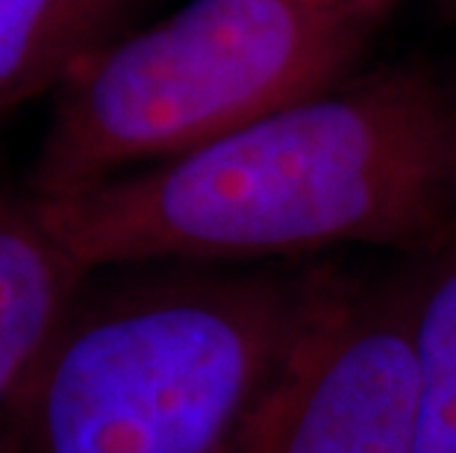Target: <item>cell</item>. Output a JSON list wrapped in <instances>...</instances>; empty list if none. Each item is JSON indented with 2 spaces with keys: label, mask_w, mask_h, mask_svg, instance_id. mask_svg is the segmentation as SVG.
I'll return each instance as SVG.
<instances>
[{
  "label": "cell",
  "mask_w": 456,
  "mask_h": 453,
  "mask_svg": "<svg viewBox=\"0 0 456 453\" xmlns=\"http://www.w3.org/2000/svg\"><path fill=\"white\" fill-rule=\"evenodd\" d=\"M333 271H180L80 297L18 400L9 453H232Z\"/></svg>",
  "instance_id": "2"
},
{
  "label": "cell",
  "mask_w": 456,
  "mask_h": 453,
  "mask_svg": "<svg viewBox=\"0 0 456 453\" xmlns=\"http://www.w3.org/2000/svg\"><path fill=\"white\" fill-rule=\"evenodd\" d=\"M456 106L424 71L342 83L183 157L33 198L86 271L250 263L336 245L439 247Z\"/></svg>",
  "instance_id": "1"
},
{
  "label": "cell",
  "mask_w": 456,
  "mask_h": 453,
  "mask_svg": "<svg viewBox=\"0 0 456 453\" xmlns=\"http://www.w3.org/2000/svg\"><path fill=\"white\" fill-rule=\"evenodd\" d=\"M451 230L456 236V150H453V168H451Z\"/></svg>",
  "instance_id": "9"
},
{
  "label": "cell",
  "mask_w": 456,
  "mask_h": 453,
  "mask_svg": "<svg viewBox=\"0 0 456 453\" xmlns=\"http://www.w3.org/2000/svg\"><path fill=\"white\" fill-rule=\"evenodd\" d=\"M133 0H0V109L62 85Z\"/></svg>",
  "instance_id": "6"
},
{
  "label": "cell",
  "mask_w": 456,
  "mask_h": 453,
  "mask_svg": "<svg viewBox=\"0 0 456 453\" xmlns=\"http://www.w3.org/2000/svg\"><path fill=\"white\" fill-rule=\"evenodd\" d=\"M365 24L304 0H189L60 85L27 195H77L333 89Z\"/></svg>",
  "instance_id": "3"
},
{
  "label": "cell",
  "mask_w": 456,
  "mask_h": 453,
  "mask_svg": "<svg viewBox=\"0 0 456 453\" xmlns=\"http://www.w3.org/2000/svg\"><path fill=\"white\" fill-rule=\"evenodd\" d=\"M415 453H456V236L412 271Z\"/></svg>",
  "instance_id": "7"
},
{
  "label": "cell",
  "mask_w": 456,
  "mask_h": 453,
  "mask_svg": "<svg viewBox=\"0 0 456 453\" xmlns=\"http://www.w3.org/2000/svg\"><path fill=\"white\" fill-rule=\"evenodd\" d=\"M304 4L315 6V9H327V12H338V15H351V18H362V21H371L374 12H380L386 4L392 0H304Z\"/></svg>",
  "instance_id": "8"
},
{
  "label": "cell",
  "mask_w": 456,
  "mask_h": 453,
  "mask_svg": "<svg viewBox=\"0 0 456 453\" xmlns=\"http://www.w3.org/2000/svg\"><path fill=\"white\" fill-rule=\"evenodd\" d=\"M86 277L30 195L0 198V453H9L24 385Z\"/></svg>",
  "instance_id": "5"
},
{
  "label": "cell",
  "mask_w": 456,
  "mask_h": 453,
  "mask_svg": "<svg viewBox=\"0 0 456 453\" xmlns=\"http://www.w3.org/2000/svg\"><path fill=\"white\" fill-rule=\"evenodd\" d=\"M232 453H415L412 274H338Z\"/></svg>",
  "instance_id": "4"
}]
</instances>
